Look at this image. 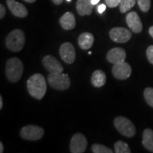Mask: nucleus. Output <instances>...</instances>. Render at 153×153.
I'll return each mask as SVG.
<instances>
[{"mask_svg":"<svg viewBox=\"0 0 153 153\" xmlns=\"http://www.w3.org/2000/svg\"><path fill=\"white\" fill-rule=\"evenodd\" d=\"M27 89L29 94L37 99H41L47 91L45 77L41 74H34L27 81Z\"/></svg>","mask_w":153,"mask_h":153,"instance_id":"f257e3e1","label":"nucleus"},{"mask_svg":"<svg viewBox=\"0 0 153 153\" xmlns=\"http://www.w3.org/2000/svg\"><path fill=\"white\" fill-rule=\"evenodd\" d=\"M24 65L18 57H11L6 64V75L11 82H17L22 77Z\"/></svg>","mask_w":153,"mask_h":153,"instance_id":"f03ea898","label":"nucleus"},{"mask_svg":"<svg viewBox=\"0 0 153 153\" xmlns=\"http://www.w3.org/2000/svg\"><path fill=\"white\" fill-rule=\"evenodd\" d=\"M25 35L20 29H15L9 33L6 38V45L9 51L19 52L24 46Z\"/></svg>","mask_w":153,"mask_h":153,"instance_id":"7ed1b4c3","label":"nucleus"},{"mask_svg":"<svg viewBox=\"0 0 153 153\" xmlns=\"http://www.w3.org/2000/svg\"><path fill=\"white\" fill-rule=\"evenodd\" d=\"M48 81L51 87L57 90H66L71 85V82L68 74H62V72L50 73L48 76Z\"/></svg>","mask_w":153,"mask_h":153,"instance_id":"20e7f679","label":"nucleus"},{"mask_svg":"<svg viewBox=\"0 0 153 153\" xmlns=\"http://www.w3.org/2000/svg\"><path fill=\"white\" fill-rule=\"evenodd\" d=\"M114 126L120 134L127 137H133L135 135L136 130L134 124L128 118L118 116L114 120Z\"/></svg>","mask_w":153,"mask_h":153,"instance_id":"39448f33","label":"nucleus"},{"mask_svg":"<svg viewBox=\"0 0 153 153\" xmlns=\"http://www.w3.org/2000/svg\"><path fill=\"white\" fill-rule=\"evenodd\" d=\"M20 135L23 139L27 140H38L44 135V130L38 126H26L21 130Z\"/></svg>","mask_w":153,"mask_h":153,"instance_id":"423d86ee","label":"nucleus"},{"mask_svg":"<svg viewBox=\"0 0 153 153\" xmlns=\"http://www.w3.org/2000/svg\"><path fill=\"white\" fill-rule=\"evenodd\" d=\"M87 147V140L83 134L76 133L70 141V150L72 153H83Z\"/></svg>","mask_w":153,"mask_h":153,"instance_id":"0eeeda50","label":"nucleus"},{"mask_svg":"<svg viewBox=\"0 0 153 153\" xmlns=\"http://www.w3.org/2000/svg\"><path fill=\"white\" fill-rule=\"evenodd\" d=\"M109 36L113 41L118 43H124L131 38V31L122 27L113 28L109 32Z\"/></svg>","mask_w":153,"mask_h":153,"instance_id":"6e6552de","label":"nucleus"},{"mask_svg":"<svg viewBox=\"0 0 153 153\" xmlns=\"http://www.w3.org/2000/svg\"><path fill=\"white\" fill-rule=\"evenodd\" d=\"M60 55L62 60L68 64H72L76 58L75 49L71 43H62L60 48Z\"/></svg>","mask_w":153,"mask_h":153,"instance_id":"1a4fd4ad","label":"nucleus"},{"mask_svg":"<svg viewBox=\"0 0 153 153\" xmlns=\"http://www.w3.org/2000/svg\"><path fill=\"white\" fill-rule=\"evenodd\" d=\"M132 72L131 67L127 62H120L114 65L112 68V74L118 79H126L131 76Z\"/></svg>","mask_w":153,"mask_h":153,"instance_id":"9d476101","label":"nucleus"},{"mask_svg":"<svg viewBox=\"0 0 153 153\" xmlns=\"http://www.w3.org/2000/svg\"><path fill=\"white\" fill-rule=\"evenodd\" d=\"M43 65L50 73L62 72L63 67L61 63L53 55H46L42 60Z\"/></svg>","mask_w":153,"mask_h":153,"instance_id":"9b49d317","label":"nucleus"},{"mask_svg":"<svg viewBox=\"0 0 153 153\" xmlns=\"http://www.w3.org/2000/svg\"><path fill=\"white\" fill-rule=\"evenodd\" d=\"M126 22L128 26L133 33H139L143 30V24L140 18L135 11H132L126 16Z\"/></svg>","mask_w":153,"mask_h":153,"instance_id":"f8f14e48","label":"nucleus"},{"mask_svg":"<svg viewBox=\"0 0 153 153\" xmlns=\"http://www.w3.org/2000/svg\"><path fill=\"white\" fill-rule=\"evenodd\" d=\"M126 53L125 50L121 48H114L108 51L106 55V60L112 64L125 62Z\"/></svg>","mask_w":153,"mask_h":153,"instance_id":"ddd939ff","label":"nucleus"},{"mask_svg":"<svg viewBox=\"0 0 153 153\" xmlns=\"http://www.w3.org/2000/svg\"><path fill=\"white\" fill-rule=\"evenodd\" d=\"M7 4L9 10L15 16L20 17V18L27 16L28 10L24 4L15 0H7Z\"/></svg>","mask_w":153,"mask_h":153,"instance_id":"4468645a","label":"nucleus"},{"mask_svg":"<svg viewBox=\"0 0 153 153\" xmlns=\"http://www.w3.org/2000/svg\"><path fill=\"white\" fill-rule=\"evenodd\" d=\"M93 7L91 0H78L76 4V11L80 16L91 15Z\"/></svg>","mask_w":153,"mask_h":153,"instance_id":"2eb2a0df","label":"nucleus"},{"mask_svg":"<svg viewBox=\"0 0 153 153\" xmlns=\"http://www.w3.org/2000/svg\"><path fill=\"white\" fill-rule=\"evenodd\" d=\"M60 24L65 30H72L75 27L76 21L74 14L71 12H67L60 19Z\"/></svg>","mask_w":153,"mask_h":153,"instance_id":"dca6fc26","label":"nucleus"},{"mask_svg":"<svg viewBox=\"0 0 153 153\" xmlns=\"http://www.w3.org/2000/svg\"><path fill=\"white\" fill-rule=\"evenodd\" d=\"M94 42V37L91 33L85 32L82 33L78 38V44L80 48L83 50H88L92 46Z\"/></svg>","mask_w":153,"mask_h":153,"instance_id":"f3484780","label":"nucleus"},{"mask_svg":"<svg viewBox=\"0 0 153 153\" xmlns=\"http://www.w3.org/2000/svg\"><path fill=\"white\" fill-rule=\"evenodd\" d=\"M106 76L102 70H97L93 72L91 78V84L95 87H101L106 83Z\"/></svg>","mask_w":153,"mask_h":153,"instance_id":"a211bd4d","label":"nucleus"},{"mask_svg":"<svg viewBox=\"0 0 153 153\" xmlns=\"http://www.w3.org/2000/svg\"><path fill=\"white\" fill-rule=\"evenodd\" d=\"M143 145L145 149L153 152V131L150 128L145 129L143 134Z\"/></svg>","mask_w":153,"mask_h":153,"instance_id":"6ab92c4d","label":"nucleus"},{"mask_svg":"<svg viewBox=\"0 0 153 153\" xmlns=\"http://www.w3.org/2000/svg\"><path fill=\"white\" fill-rule=\"evenodd\" d=\"M115 152L116 153H131V150L128 145L123 141L119 140L114 145Z\"/></svg>","mask_w":153,"mask_h":153,"instance_id":"aec40b11","label":"nucleus"},{"mask_svg":"<svg viewBox=\"0 0 153 153\" xmlns=\"http://www.w3.org/2000/svg\"><path fill=\"white\" fill-rule=\"evenodd\" d=\"M135 4V0H121L119 4L120 11L126 13L131 9Z\"/></svg>","mask_w":153,"mask_h":153,"instance_id":"412c9836","label":"nucleus"},{"mask_svg":"<svg viewBox=\"0 0 153 153\" xmlns=\"http://www.w3.org/2000/svg\"><path fill=\"white\" fill-rule=\"evenodd\" d=\"M91 150L92 152L94 153H113V151L111 149L107 148V147L104 146L103 145L99 144H94L91 147Z\"/></svg>","mask_w":153,"mask_h":153,"instance_id":"4be33fe9","label":"nucleus"},{"mask_svg":"<svg viewBox=\"0 0 153 153\" xmlns=\"http://www.w3.org/2000/svg\"><path fill=\"white\" fill-rule=\"evenodd\" d=\"M144 97L149 106L153 108V88L148 87L145 89Z\"/></svg>","mask_w":153,"mask_h":153,"instance_id":"5701e85b","label":"nucleus"},{"mask_svg":"<svg viewBox=\"0 0 153 153\" xmlns=\"http://www.w3.org/2000/svg\"><path fill=\"white\" fill-rule=\"evenodd\" d=\"M137 1L141 11L143 12H147L149 11L151 6L150 0H137Z\"/></svg>","mask_w":153,"mask_h":153,"instance_id":"b1692460","label":"nucleus"},{"mask_svg":"<svg viewBox=\"0 0 153 153\" xmlns=\"http://www.w3.org/2000/svg\"><path fill=\"white\" fill-rule=\"evenodd\" d=\"M146 55L149 62L153 65V45H150L146 51Z\"/></svg>","mask_w":153,"mask_h":153,"instance_id":"393cba45","label":"nucleus"},{"mask_svg":"<svg viewBox=\"0 0 153 153\" xmlns=\"http://www.w3.org/2000/svg\"><path fill=\"white\" fill-rule=\"evenodd\" d=\"M121 0H105L106 5L110 8H114L120 4Z\"/></svg>","mask_w":153,"mask_h":153,"instance_id":"a878e982","label":"nucleus"},{"mask_svg":"<svg viewBox=\"0 0 153 153\" xmlns=\"http://www.w3.org/2000/svg\"><path fill=\"white\" fill-rule=\"evenodd\" d=\"M6 14V9L2 4H0V19H3Z\"/></svg>","mask_w":153,"mask_h":153,"instance_id":"bb28decb","label":"nucleus"},{"mask_svg":"<svg viewBox=\"0 0 153 153\" xmlns=\"http://www.w3.org/2000/svg\"><path fill=\"white\" fill-rule=\"evenodd\" d=\"M106 5L104 4H102L99 5L98 7V12L99 13V14H102L104 11L106 10Z\"/></svg>","mask_w":153,"mask_h":153,"instance_id":"cd10ccee","label":"nucleus"},{"mask_svg":"<svg viewBox=\"0 0 153 153\" xmlns=\"http://www.w3.org/2000/svg\"><path fill=\"white\" fill-rule=\"evenodd\" d=\"M53 2L57 5H60L62 3L63 0H52Z\"/></svg>","mask_w":153,"mask_h":153,"instance_id":"c85d7f7f","label":"nucleus"},{"mask_svg":"<svg viewBox=\"0 0 153 153\" xmlns=\"http://www.w3.org/2000/svg\"><path fill=\"white\" fill-rule=\"evenodd\" d=\"M3 107V99L1 96H0V109H1Z\"/></svg>","mask_w":153,"mask_h":153,"instance_id":"c756f323","label":"nucleus"},{"mask_svg":"<svg viewBox=\"0 0 153 153\" xmlns=\"http://www.w3.org/2000/svg\"><path fill=\"white\" fill-rule=\"evenodd\" d=\"M149 33H150V35L153 38V26H151L150 29H149Z\"/></svg>","mask_w":153,"mask_h":153,"instance_id":"7c9ffc66","label":"nucleus"},{"mask_svg":"<svg viewBox=\"0 0 153 153\" xmlns=\"http://www.w3.org/2000/svg\"><path fill=\"white\" fill-rule=\"evenodd\" d=\"M4 152V145L3 143L1 142H0V152L2 153Z\"/></svg>","mask_w":153,"mask_h":153,"instance_id":"2f4dec72","label":"nucleus"},{"mask_svg":"<svg viewBox=\"0 0 153 153\" xmlns=\"http://www.w3.org/2000/svg\"><path fill=\"white\" fill-rule=\"evenodd\" d=\"M99 1H100V0H91V3H92V4L95 5L97 4H98L99 2Z\"/></svg>","mask_w":153,"mask_h":153,"instance_id":"473e14b6","label":"nucleus"},{"mask_svg":"<svg viewBox=\"0 0 153 153\" xmlns=\"http://www.w3.org/2000/svg\"><path fill=\"white\" fill-rule=\"evenodd\" d=\"M24 1H26V2H28V3H33V2H35L36 0H24Z\"/></svg>","mask_w":153,"mask_h":153,"instance_id":"72a5a7b5","label":"nucleus"},{"mask_svg":"<svg viewBox=\"0 0 153 153\" xmlns=\"http://www.w3.org/2000/svg\"><path fill=\"white\" fill-rule=\"evenodd\" d=\"M67 1H71L72 0H67Z\"/></svg>","mask_w":153,"mask_h":153,"instance_id":"f704fd0d","label":"nucleus"}]
</instances>
